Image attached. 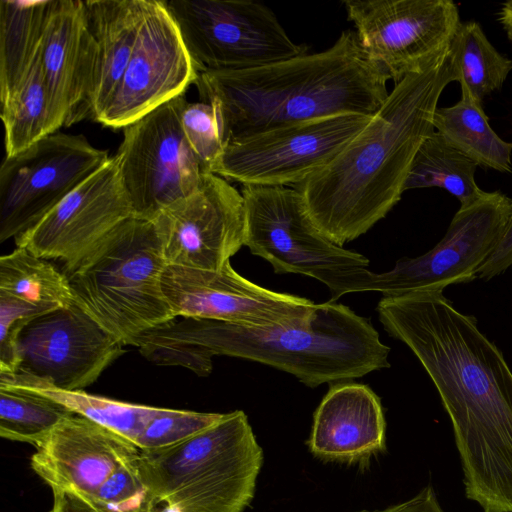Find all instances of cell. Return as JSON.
Listing matches in <instances>:
<instances>
[{
    "instance_id": "6da1fadb",
    "label": "cell",
    "mask_w": 512,
    "mask_h": 512,
    "mask_svg": "<svg viewBox=\"0 0 512 512\" xmlns=\"http://www.w3.org/2000/svg\"><path fill=\"white\" fill-rule=\"evenodd\" d=\"M377 312L439 393L466 497L484 512H512V371L502 352L442 291L382 297Z\"/></svg>"
},
{
    "instance_id": "7a4b0ae2",
    "label": "cell",
    "mask_w": 512,
    "mask_h": 512,
    "mask_svg": "<svg viewBox=\"0 0 512 512\" xmlns=\"http://www.w3.org/2000/svg\"><path fill=\"white\" fill-rule=\"evenodd\" d=\"M456 75L450 48L423 71L396 83L369 123L325 167L295 186L314 225L343 247L399 202L433 116Z\"/></svg>"
},
{
    "instance_id": "3957f363",
    "label": "cell",
    "mask_w": 512,
    "mask_h": 512,
    "mask_svg": "<svg viewBox=\"0 0 512 512\" xmlns=\"http://www.w3.org/2000/svg\"><path fill=\"white\" fill-rule=\"evenodd\" d=\"M140 350L153 364L181 366L198 376L211 373L213 356L248 359L292 374L310 388L390 366V348L370 321L331 301L316 304L306 319L273 326L175 317L142 334Z\"/></svg>"
},
{
    "instance_id": "277c9868",
    "label": "cell",
    "mask_w": 512,
    "mask_h": 512,
    "mask_svg": "<svg viewBox=\"0 0 512 512\" xmlns=\"http://www.w3.org/2000/svg\"><path fill=\"white\" fill-rule=\"evenodd\" d=\"M387 80L349 29L327 50L246 70L200 72L195 84L202 101L217 109L227 144L328 116L373 115L389 94Z\"/></svg>"
},
{
    "instance_id": "5b68a950",
    "label": "cell",
    "mask_w": 512,
    "mask_h": 512,
    "mask_svg": "<svg viewBox=\"0 0 512 512\" xmlns=\"http://www.w3.org/2000/svg\"><path fill=\"white\" fill-rule=\"evenodd\" d=\"M262 464L263 450L241 410L174 445L141 450L137 459L151 510L177 512H244Z\"/></svg>"
},
{
    "instance_id": "8992f818",
    "label": "cell",
    "mask_w": 512,
    "mask_h": 512,
    "mask_svg": "<svg viewBox=\"0 0 512 512\" xmlns=\"http://www.w3.org/2000/svg\"><path fill=\"white\" fill-rule=\"evenodd\" d=\"M151 221L130 217L64 268L74 302L123 345L176 316L161 286L166 267Z\"/></svg>"
},
{
    "instance_id": "52a82bcc",
    "label": "cell",
    "mask_w": 512,
    "mask_h": 512,
    "mask_svg": "<svg viewBox=\"0 0 512 512\" xmlns=\"http://www.w3.org/2000/svg\"><path fill=\"white\" fill-rule=\"evenodd\" d=\"M245 242L277 274L294 273L326 285L331 302L369 292V260L327 238L309 217L301 193L288 186L243 185Z\"/></svg>"
},
{
    "instance_id": "ba28073f",
    "label": "cell",
    "mask_w": 512,
    "mask_h": 512,
    "mask_svg": "<svg viewBox=\"0 0 512 512\" xmlns=\"http://www.w3.org/2000/svg\"><path fill=\"white\" fill-rule=\"evenodd\" d=\"M198 70L234 71L307 53L275 14L248 0H165Z\"/></svg>"
},
{
    "instance_id": "9c48e42d",
    "label": "cell",
    "mask_w": 512,
    "mask_h": 512,
    "mask_svg": "<svg viewBox=\"0 0 512 512\" xmlns=\"http://www.w3.org/2000/svg\"><path fill=\"white\" fill-rule=\"evenodd\" d=\"M186 102L180 95L122 128L123 139L114 156L135 218L154 220L194 192L208 173L182 130Z\"/></svg>"
},
{
    "instance_id": "30bf717a",
    "label": "cell",
    "mask_w": 512,
    "mask_h": 512,
    "mask_svg": "<svg viewBox=\"0 0 512 512\" xmlns=\"http://www.w3.org/2000/svg\"><path fill=\"white\" fill-rule=\"evenodd\" d=\"M371 116L339 114L230 141L211 173L242 186L295 187L325 167Z\"/></svg>"
},
{
    "instance_id": "8fae6325",
    "label": "cell",
    "mask_w": 512,
    "mask_h": 512,
    "mask_svg": "<svg viewBox=\"0 0 512 512\" xmlns=\"http://www.w3.org/2000/svg\"><path fill=\"white\" fill-rule=\"evenodd\" d=\"M368 59L395 84L447 52L461 25L451 0H345Z\"/></svg>"
},
{
    "instance_id": "7c38bea8",
    "label": "cell",
    "mask_w": 512,
    "mask_h": 512,
    "mask_svg": "<svg viewBox=\"0 0 512 512\" xmlns=\"http://www.w3.org/2000/svg\"><path fill=\"white\" fill-rule=\"evenodd\" d=\"M110 157L83 135L55 132L0 168V242L28 230Z\"/></svg>"
},
{
    "instance_id": "4fadbf2b",
    "label": "cell",
    "mask_w": 512,
    "mask_h": 512,
    "mask_svg": "<svg viewBox=\"0 0 512 512\" xmlns=\"http://www.w3.org/2000/svg\"><path fill=\"white\" fill-rule=\"evenodd\" d=\"M512 212V199L500 191L486 192L459 208L444 237L416 258H402L383 273H374L369 292L396 297L424 291H442L468 283L497 246Z\"/></svg>"
},
{
    "instance_id": "5bb4252c",
    "label": "cell",
    "mask_w": 512,
    "mask_h": 512,
    "mask_svg": "<svg viewBox=\"0 0 512 512\" xmlns=\"http://www.w3.org/2000/svg\"><path fill=\"white\" fill-rule=\"evenodd\" d=\"M199 72L164 1L144 0L126 70L97 122L123 128L183 95Z\"/></svg>"
},
{
    "instance_id": "9a60e30c",
    "label": "cell",
    "mask_w": 512,
    "mask_h": 512,
    "mask_svg": "<svg viewBox=\"0 0 512 512\" xmlns=\"http://www.w3.org/2000/svg\"><path fill=\"white\" fill-rule=\"evenodd\" d=\"M75 302L31 320L17 339L14 372L63 390H83L125 350Z\"/></svg>"
},
{
    "instance_id": "2e32d148",
    "label": "cell",
    "mask_w": 512,
    "mask_h": 512,
    "mask_svg": "<svg viewBox=\"0 0 512 512\" xmlns=\"http://www.w3.org/2000/svg\"><path fill=\"white\" fill-rule=\"evenodd\" d=\"M167 265L219 270L245 242V208L240 191L214 173L151 221Z\"/></svg>"
},
{
    "instance_id": "e0dca14e",
    "label": "cell",
    "mask_w": 512,
    "mask_h": 512,
    "mask_svg": "<svg viewBox=\"0 0 512 512\" xmlns=\"http://www.w3.org/2000/svg\"><path fill=\"white\" fill-rule=\"evenodd\" d=\"M161 286L176 317L218 320L242 326H273L306 319L316 304L275 292L238 274L230 262L219 270L166 265Z\"/></svg>"
},
{
    "instance_id": "ac0fdd59",
    "label": "cell",
    "mask_w": 512,
    "mask_h": 512,
    "mask_svg": "<svg viewBox=\"0 0 512 512\" xmlns=\"http://www.w3.org/2000/svg\"><path fill=\"white\" fill-rule=\"evenodd\" d=\"M130 217L131 202L112 156L14 240L16 247L43 259H59L68 268Z\"/></svg>"
},
{
    "instance_id": "d6986e66",
    "label": "cell",
    "mask_w": 512,
    "mask_h": 512,
    "mask_svg": "<svg viewBox=\"0 0 512 512\" xmlns=\"http://www.w3.org/2000/svg\"><path fill=\"white\" fill-rule=\"evenodd\" d=\"M140 452L131 440L73 414L36 447L30 465L51 490L73 491L91 499L116 470L135 462Z\"/></svg>"
},
{
    "instance_id": "ffe728a7",
    "label": "cell",
    "mask_w": 512,
    "mask_h": 512,
    "mask_svg": "<svg viewBox=\"0 0 512 512\" xmlns=\"http://www.w3.org/2000/svg\"><path fill=\"white\" fill-rule=\"evenodd\" d=\"M96 42L85 1L53 0L39 63L62 126L90 116Z\"/></svg>"
},
{
    "instance_id": "44dd1931",
    "label": "cell",
    "mask_w": 512,
    "mask_h": 512,
    "mask_svg": "<svg viewBox=\"0 0 512 512\" xmlns=\"http://www.w3.org/2000/svg\"><path fill=\"white\" fill-rule=\"evenodd\" d=\"M385 428L380 399L369 386L337 382L314 413L308 445L325 460H362L385 447Z\"/></svg>"
},
{
    "instance_id": "7402d4cb",
    "label": "cell",
    "mask_w": 512,
    "mask_h": 512,
    "mask_svg": "<svg viewBox=\"0 0 512 512\" xmlns=\"http://www.w3.org/2000/svg\"><path fill=\"white\" fill-rule=\"evenodd\" d=\"M144 0L85 1L88 23L96 42V61L90 98L95 121L115 92L132 54Z\"/></svg>"
},
{
    "instance_id": "603a6c76",
    "label": "cell",
    "mask_w": 512,
    "mask_h": 512,
    "mask_svg": "<svg viewBox=\"0 0 512 512\" xmlns=\"http://www.w3.org/2000/svg\"><path fill=\"white\" fill-rule=\"evenodd\" d=\"M53 0L0 1V100L28 73L40 49Z\"/></svg>"
},
{
    "instance_id": "cb8c5ba5",
    "label": "cell",
    "mask_w": 512,
    "mask_h": 512,
    "mask_svg": "<svg viewBox=\"0 0 512 512\" xmlns=\"http://www.w3.org/2000/svg\"><path fill=\"white\" fill-rule=\"evenodd\" d=\"M433 127L448 144L478 166L512 173V143L502 140L491 128L482 106L461 93L449 107H438Z\"/></svg>"
},
{
    "instance_id": "d4e9b609",
    "label": "cell",
    "mask_w": 512,
    "mask_h": 512,
    "mask_svg": "<svg viewBox=\"0 0 512 512\" xmlns=\"http://www.w3.org/2000/svg\"><path fill=\"white\" fill-rule=\"evenodd\" d=\"M1 104L6 156L27 149L62 127L39 63V53L28 73Z\"/></svg>"
},
{
    "instance_id": "484cf974",
    "label": "cell",
    "mask_w": 512,
    "mask_h": 512,
    "mask_svg": "<svg viewBox=\"0 0 512 512\" xmlns=\"http://www.w3.org/2000/svg\"><path fill=\"white\" fill-rule=\"evenodd\" d=\"M0 384L32 390L67 407L117 434L136 442L161 408L131 404L89 394L83 390H63L16 372H0Z\"/></svg>"
},
{
    "instance_id": "4316f807",
    "label": "cell",
    "mask_w": 512,
    "mask_h": 512,
    "mask_svg": "<svg viewBox=\"0 0 512 512\" xmlns=\"http://www.w3.org/2000/svg\"><path fill=\"white\" fill-rule=\"evenodd\" d=\"M0 295L44 314L74 303L65 273L21 247L0 258Z\"/></svg>"
},
{
    "instance_id": "83f0119b",
    "label": "cell",
    "mask_w": 512,
    "mask_h": 512,
    "mask_svg": "<svg viewBox=\"0 0 512 512\" xmlns=\"http://www.w3.org/2000/svg\"><path fill=\"white\" fill-rule=\"evenodd\" d=\"M477 167L475 162L434 131L420 145L404 191L416 188H442L459 200L460 208H465L486 193L475 181Z\"/></svg>"
},
{
    "instance_id": "f1b7e54d",
    "label": "cell",
    "mask_w": 512,
    "mask_h": 512,
    "mask_svg": "<svg viewBox=\"0 0 512 512\" xmlns=\"http://www.w3.org/2000/svg\"><path fill=\"white\" fill-rule=\"evenodd\" d=\"M450 56L461 93L480 106L487 96L502 88L512 71V59L492 45L476 21L461 23Z\"/></svg>"
},
{
    "instance_id": "f546056e",
    "label": "cell",
    "mask_w": 512,
    "mask_h": 512,
    "mask_svg": "<svg viewBox=\"0 0 512 512\" xmlns=\"http://www.w3.org/2000/svg\"><path fill=\"white\" fill-rule=\"evenodd\" d=\"M73 413L67 407L29 389L0 384V436L37 447Z\"/></svg>"
},
{
    "instance_id": "4dcf8cb0",
    "label": "cell",
    "mask_w": 512,
    "mask_h": 512,
    "mask_svg": "<svg viewBox=\"0 0 512 512\" xmlns=\"http://www.w3.org/2000/svg\"><path fill=\"white\" fill-rule=\"evenodd\" d=\"M185 138L204 170L211 173L226 142L217 109L207 102H186L181 112Z\"/></svg>"
},
{
    "instance_id": "1f68e13d",
    "label": "cell",
    "mask_w": 512,
    "mask_h": 512,
    "mask_svg": "<svg viewBox=\"0 0 512 512\" xmlns=\"http://www.w3.org/2000/svg\"><path fill=\"white\" fill-rule=\"evenodd\" d=\"M223 413L161 408L135 444L142 451L168 447L188 439L218 422Z\"/></svg>"
},
{
    "instance_id": "d6a6232c",
    "label": "cell",
    "mask_w": 512,
    "mask_h": 512,
    "mask_svg": "<svg viewBox=\"0 0 512 512\" xmlns=\"http://www.w3.org/2000/svg\"><path fill=\"white\" fill-rule=\"evenodd\" d=\"M138 459V458H137ZM105 512H150L137 460L116 470L89 499Z\"/></svg>"
},
{
    "instance_id": "836d02e7",
    "label": "cell",
    "mask_w": 512,
    "mask_h": 512,
    "mask_svg": "<svg viewBox=\"0 0 512 512\" xmlns=\"http://www.w3.org/2000/svg\"><path fill=\"white\" fill-rule=\"evenodd\" d=\"M512 267V212L492 254L480 267L477 277L490 280Z\"/></svg>"
},
{
    "instance_id": "e575fe53",
    "label": "cell",
    "mask_w": 512,
    "mask_h": 512,
    "mask_svg": "<svg viewBox=\"0 0 512 512\" xmlns=\"http://www.w3.org/2000/svg\"><path fill=\"white\" fill-rule=\"evenodd\" d=\"M357 512H443L432 486H426L411 499L389 506L383 510H361Z\"/></svg>"
},
{
    "instance_id": "d590c367",
    "label": "cell",
    "mask_w": 512,
    "mask_h": 512,
    "mask_svg": "<svg viewBox=\"0 0 512 512\" xmlns=\"http://www.w3.org/2000/svg\"><path fill=\"white\" fill-rule=\"evenodd\" d=\"M53 504L50 512H105L88 498L67 490H52Z\"/></svg>"
},
{
    "instance_id": "8d00e7d4",
    "label": "cell",
    "mask_w": 512,
    "mask_h": 512,
    "mask_svg": "<svg viewBox=\"0 0 512 512\" xmlns=\"http://www.w3.org/2000/svg\"><path fill=\"white\" fill-rule=\"evenodd\" d=\"M497 20L512 44V0L501 4L497 12Z\"/></svg>"
}]
</instances>
